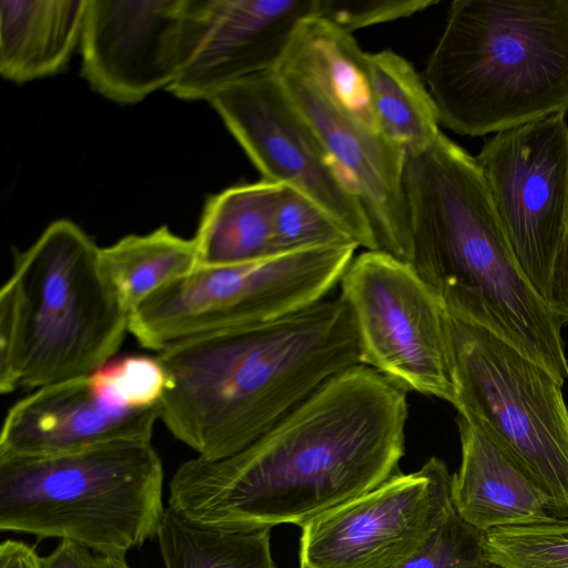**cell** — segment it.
Returning a JSON list of instances; mask_svg holds the SVG:
<instances>
[{
    "label": "cell",
    "instance_id": "1",
    "mask_svg": "<svg viewBox=\"0 0 568 568\" xmlns=\"http://www.w3.org/2000/svg\"><path fill=\"white\" fill-rule=\"evenodd\" d=\"M406 394L374 368L352 366L239 453L180 465L169 506L215 528L302 527L398 471Z\"/></svg>",
    "mask_w": 568,
    "mask_h": 568
},
{
    "label": "cell",
    "instance_id": "2",
    "mask_svg": "<svg viewBox=\"0 0 568 568\" xmlns=\"http://www.w3.org/2000/svg\"><path fill=\"white\" fill-rule=\"evenodd\" d=\"M156 357L168 376L160 419L206 460L239 453L331 377L362 364L341 296L267 324L187 337Z\"/></svg>",
    "mask_w": 568,
    "mask_h": 568
},
{
    "label": "cell",
    "instance_id": "3",
    "mask_svg": "<svg viewBox=\"0 0 568 568\" xmlns=\"http://www.w3.org/2000/svg\"><path fill=\"white\" fill-rule=\"evenodd\" d=\"M408 262L449 315L479 325L546 368L561 385V323L517 265L476 158L444 133L406 154Z\"/></svg>",
    "mask_w": 568,
    "mask_h": 568
},
{
    "label": "cell",
    "instance_id": "4",
    "mask_svg": "<svg viewBox=\"0 0 568 568\" xmlns=\"http://www.w3.org/2000/svg\"><path fill=\"white\" fill-rule=\"evenodd\" d=\"M423 79L460 135L566 114L568 0L453 1Z\"/></svg>",
    "mask_w": 568,
    "mask_h": 568
},
{
    "label": "cell",
    "instance_id": "5",
    "mask_svg": "<svg viewBox=\"0 0 568 568\" xmlns=\"http://www.w3.org/2000/svg\"><path fill=\"white\" fill-rule=\"evenodd\" d=\"M92 239L52 222L16 252L0 291V393L91 375L113 359L130 312L102 270Z\"/></svg>",
    "mask_w": 568,
    "mask_h": 568
},
{
    "label": "cell",
    "instance_id": "6",
    "mask_svg": "<svg viewBox=\"0 0 568 568\" xmlns=\"http://www.w3.org/2000/svg\"><path fill=\"white\" fill-rule=\"evenodd\" d=\"M163 466L151 442L0 457V530L125 555L156 537Z\"/></svg>",
    "mask_w": 568,
    "mask_h": 568
},
{
    "label": "cell",
    "instance_id": "7",
    "mask_svg": "<svg viewBox=\"0 0 568 568\" xmlns=\"http://www.w3.org/2000/svg\"><path fill=\"white\" fill-rule=\"evenodd\" d=\"M357 247L317 246L196 267L134 308L129 333L159 353L187 337L277 321L326 298Z\"/></svg>",
    "mask_w": 568,
    "mask_h": 568
},
{
    "label": "cell",
    "instance_id": "8",
    "mask_svg": "<svg viewBox=\"0 0 568 568\" xmlns=\"http://www.w3.org/2000/svg\"><path fill=\"white\" fill-rule=\"evenodd\" d=\"M454 406L507 450L568 518V408L561 384L488 329L449 315Z\"/></svg>",
    "mask_w": 568,
    "mask_h": 568
},
{
    "label": "cell",
    "instance_id": "9",
    "mask_svg": "<svg viewBox=\"0 0 568 568\" xmlns=\"http://www.w3.org/2000/svg\"><path fill=\"white\" fill-rule=\"evenodd\" d=\"M338 285L354 318L362 364L406 392L454 404L448 313L413 266L381 250L364 251Z\"/></svg>",
    "mask_w": 568,
    "mask_h": 568
},
{
    "label": "cell",
    "instance_id": "10",
    "mask_svg": "<svg viewBox=\"0 0 568 568\" xmlns=\"http://www.w3.org/2000/svg\"><path fill=\"white\" fill-rule=\"evenodd\" d=\"M209 101L262 180L303 193L357 246L379 250L359 200L275 71L230 83Z\"/></svg>",
    "mask_w": 568,
    "mask_h": 568
},
{
    "label": "cell",
    "instance_id": "11",
    "mask_svg": "<svg viewBox=\"0 0 568 568\" xmlns=\"http://www.w3.org/2000/svg\"><path fill=\"white\" fill-rule=\"evenodd\" d=\"M476 160L515 261L546 301L568 213L565 114L496 133Z\"/></svg>",
    "mask_w": 568,
    "mask_h": 568
},
{
    "label": "cell",
    "instance_id": "12",
    "mask_svg": "<svg viewBox=\"0 0 568 568\" xmlns=\"http://www.w3.org/2000/svg\"><path fill=\"white\" fill-rule=\"evenodd\" d=\"M452 507V475L432 457L302 526L300 568H390L416 551Z\"/></svg>",
    "mask_w": 568,
    "mask_h": 568
},
{
    "label": "cell",
    "instance_id": "13",
    "mask_svg": "<svg viewBox=\"0 0 568 568\" xmlns=\"http://www.w3.org/2000/svg\"><path fill=\"white\" fill-rule=\"evenodd\" d=\"M202 0H88L82 75L121 104L168 89L193 48Z\"/></svg>",
    "mask_w": 568,
    "mask_h": 568
},
{
    "label": "cell",
    "instance_id": "14",
    "mask_svg": "<svg viewBox=\"0 0 568 568\" xmlns=\"http://www.w3.org/2000/svg\"><path fill=\"white\" fill-rule=\"evenodd\" d=\"M275 72L359 200L379 250L409 262L412 231L403 187L405 151L341 109L310 78L288 69Z\"/></svg>",
    "mask_w": 568,
    "mask_h": 568
},
{
    "label": "cell",
    "instance_id": "15",
    "mask_svg": "<svg viewBox=\"0 0 568 568\" xmlns=\"http://www.w3.org/2000/svg\"><path fill=\"white\" fill-rule=\"evenodd\" d=\"M320 0H202L191 54L168 91L210 100L243 78L276 71L302 20Z\"/></svg>",
    "mask_w": 568,
    "mask_h": 568
},
{
    "label": "cell",
    "instance_id": "16",
    "mask_svg": "<svg viewBox=\"0 0 568 568\" xmlns=\"http://www.w3.org/2000/svg\"><path fill=\"white\" fill-rule=\"evenodd\" d=\"M160 406L126 409L105 400L89 375L34 389L9 409L2 456H53L114 442H151Z\"/></svg>",
    "mask_w": 568,
    "mask_h": 568
},
{
    "label": "cell",
    "instance_id": "17",
    "mask_svg": "<svg viewBox=\"0 0 568 568\" xmlns=\"http://www.w3.org/2000/svg\"><path fill=\"white\" fill-rule=\"evenodd\" d=\"M462 446L459 469L452 475V501L468 524L487 532L557 519L539 483L469 418L457 415Z\"/></svg>",
    "mask_w": 568,
    "mask_h": 568
},
{
    "label": "cell",
    "instance_id": "18",
    "mask_svg": "<svg viewBox=\"0 0 568 568\" xmlns=\"http://www.w3.org/2000/svg\"><path fill=\"white\" fill-rule=\"evenodd\" d=\"M88 0H2L0 72L16 83L60 72L81 41Z\"/></svg>",
    "mask_w": 568,
    "mask_h": 568
},
{
    "label": "cell",
    "instance_id": "19",
    "mask_svg": "<svg viewBox=\"0 0 568 568\" xmlns=\"http://www.w3.org/2000/svg\"><path fill=\"white\" fill-rule=\"evenodd\" d=\"M277 69L293 70L310 78L341 109L379 131L372 104L367 52L352 33L324 18H305L297 26Z\"/></svg>",
    "mask_w": 568,
    "mask_h": 568
},
{
    "label": "cell",
    "instance_id": "20",
    "mask_svg": "<svg viewBox=\"0 0 568 568\" xmlns=\"http://www.w3.org/2000/svg\"><path fill=\"white\" fill-rule=\"evenodd\" d=\"M282 184L261 180L207 199L193 237L197 267L255 261L274 252V214Z\"/></svg>",
    "mask_w": 568,
    "mask_h": 568
},
{
    "label": "cell",
    "instance_id": "21",
    "mask_svg": "<svg viewBox=\"0 0 568 568\" xmlns=\"http://www.w3.org/2000/svg\"><path fill=\"white\" fill-rule=\"evenodd\" d=\"M367 64L379 131L406 154L426 150L440 133V122L423 77L392 50L367 53Z\"/></svg>",
    "mask_w": 568,
    "mask_h": 568
},
{
    "label": "cell",
    "instance_id": "22",
    "mask_svg": "<svg viewBox=\"0 0 568 568\" xmlns=\"http://www.w3.org/2000/svg\"><path fill=\"white\" fill-rule=\"evenodd\" d=\"M100 263L131 314L161 287L193 272L197 251L193 239H183L162 226L101 248Z\"/></svg>",
    "mask_w": 568,
    "mask_h": 568
},
{
    "label": "cell",
    "instance_id": "23",
    "mask_svg": "<svg viewBox=\"0 0 568 568\" xmlns=\"http://www.w3.org/2000/svg\"><path fill=\"white\" fill-rule=\"evenodd\" d=\"M271 530L210 527L169 506L156 537L165 568H276Z\"/></svg>",
    "mask_w": 568,
    "mask_h": 568
},
{
    "label": "cell",
    "instance_id": "24",
    "mask_svg": "<svg viewBox=\"0 0 568 568\" xmlns=\"http://www.w3.org/2000/svg\"><path fill=\"white\" fill-rule=\"evenodd\" d=\"M484 545L495 568H568V518L496 528Z\"/></svg>",
    "mask_w": 568,
    "mask_h": 568
},
{
    "label": "cell",
    "instance_id": "25",
    "mask_svg": "<svg viewBox=\"0 0 568 568\" xmlns=\"http://www.w3.org/2000/svg\"><path fill=\"white\" fill-rule=\"evenodd\" d=\"M343 244L355 243L323 207L303 193L283 185L274 214L275 254Z\"/></svg>",
    "mask_w": 568,
    "mask_h": 568
},
{
    "label": "cell",
    "instance_id": "26",
    "mask_svg": "<svg viewBox=\"0 0 568 568\" xmlns=\"http://www.w3.org/2000/svg\"><path fill=\"white\" fill-rule=\"evenodd\" d=\"M89 379L105 400L126 409L160 406L168 386L159 358L141 355L112 359L89 375Z\"/></svg>",
    "mask_w": 568,
    "mask_h": 568
},
{
    "label": "cell",
    "instance_id": "27",
    "mask_svg": "<svg viewBox=\"0 0 568 568\" xmlns=\"http://www.w3.org/2000/svg\"><path fill=\"white\" fill-rule=\"evenodd\" d=\"M484 534L466 523L453 506L427 540L390 568H493Z\"/></svg>",
    "mask_w": 568,
    "mask_h": 568
},
{
    "label": "cell",
    "instance_id": "28",
    "mask_svg": "<svg viewBox=\"0 0 568 568\" xmlns=\"http://www.w3.org/2000/svg\"><path fill=\"white\" fill-rule=\"evenodd\" d=\"M436 3L433 0H320L317 17L352 33L357 29L413 16Z\"/></svg>",
    "mask_w": 568,
    "mask_h": 568
},
{
    "label": "cell",
    "instance_id": "29",
    "mask_svg": "<svg viewBox=\"0 0 568 568\" xmlns=\"http://www.w3.org/2000/svg\"><path fill=\"white\" fill-rule=\"evenodd\" d=\"M547 304L561 324L568 322V213L562 241L558 248L547 294Z\"/></svg>",
    "mask_w": 568,
    "mask_h": 568
},
{
    "label": "cell",
    "instance_id": "30",
    "mask_svg": "<svg viewBox=\"0 0 568 568\" xmlns=\"http://www.w3.org/2000/svg\"><path fill=\"white\" fill-rule=\"evenodd\" d=\"M89 549L81 542L61 539L53 552L40 558L41 568H98Z\"/></svg>",
    "mask_w": 568,
    "mask_h": 568
},
{
    "label": "cell",
    "instance_id": "31",
    "mask_svg": "<svg viewBox=\"0 0 568 568\" xmlns=\"http://www.w3.org/2000/svg\"><path fill=\"white\" fill-rule=\"evenodd\" d=\"M40 558L22 541L7 539L0 545V568H41Z\"/></svg>",
    "mask_w": 568,
    "mask_h": 568
},
{
    "label": "cell",
    "instance_id": "32",
    "mask_svg": "<svg viewBox=\"0 0 568 568\" xmlns=\"http://www.w3.org/2000/svg\"><path fill=\"white\" fill-rule=\"evenodd\" d=\"M94 557L98 568H129L122 554H97Z\"/></svg>",
    "mask_w": 568,
    "mask_h": 568
}]
</instances>
